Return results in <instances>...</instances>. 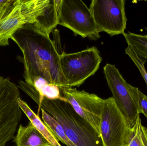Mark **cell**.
Instances as JSON below:
<instances>
[{"label":"cell","mask_w":147,"mask_h":146,"mask_svg":"<svg viewBox=\"0 0 147 146\" xmlns=\"http://www.w3.org/2000/svg\"><path fill=\"white\" fill-rule=\"evenodd\" d=\"M11 39L23 55L25 81L40 76L59 87H69L61 71L60 54L50 36L29 24L19 29Z\"/></svg>","instance_id":"6da1fadb"},{"label":"cell","mask_w":147,"mask_h":146,"mask_svg":"<svg viewBox=\"0 0 147 146\" xmlns=\"http://www.w3.org/2000/svg\"><path fill=\"white\" fill-rule=\"evenodd\" d=\"M18 87L25 92L40 109L58 122L66 136L75 146H104L100 135L93 127L79 115L67 101L49 99L40 96L31 85L20 80Z\"/></svg>","instance_id":"7a4b0ae2"},{"label":"cell","mask_w":147,"mask_h":146,"mask_svg":"<svg viewBox=\"0 0 147 146\" xmlns=\"http://www.w3.org/2000/svg\"><path fill=\"white\" fill-rule=\"evenodd\" d=\"M51 2L52 0H13L0 19V46L8 45L13 34L27 24H33L42 30L44 15Z\"/></svg>","instance_id":"3957f363"},{"label":"cell","mask_w":147,"mask_h":146,"mask_svg":"<svg viewBox=\"0 0 147 146\" xmlns=\"http://www.w3.org/2000/svg\"><path fill=\"white\" fill-rule=\"evenodd\" d=\"M102 61L100 52L95 46L76 53L60 54V67L68 87L83 84L95 74Z\"/></svg>","instance_id":"277c9868"},{"label":"cell","mask_w":147,"mask_h":146,"mask_svg":"<svg viewBox=\"0 0 147 146\" xmlns=\"http://www.w3.org/2000/svg\"><path fill=\"white\" fill-rule=\"evenodd\" d=\"M18 86L9 78L0 76V146H5L14 138L22 111Z\"/></svg>","instance_id":"5b68a950"},{"label":"cell","mask_w":147,"mask_h":146,"mask_svg":"<svg viewBox=\"0 0 147 146\" xmlns=\"http://www.w3.org/2000/svg\"><path fill=\"white\" fill-rule=\"evenodd\" d=\"M58 25L83 38L96 40L100 37L90 8L81 0H59Z\"/></svg>","instance_id":"8992f818"},{"label":"cell","mask_w":147,"mask_h":146,"mask_svg":"<svg viewBox=\"0 0 147 146\" xmlns=\"http://www.w3.org/2000/svg\"><path fill=\"white\" fill-rule=\"evenodd\" d=\"M124 0H92L90 9L98 33L110 36L125 33L127 19Z\"/></svg>","instance_id":"52a82bcc"},{"label":"cell","mask_w":147,"mask_h":146,"mask_svg":"<svg viewBox=\"0 0 147 146\" xmlns=\"http://www.w3.org/2000/svg\"><path fill=\"white\" fill-rule=\"evenodd\" d=\"M131 130L113 97L105 99L100 124L104 146H127Z\"/></svg>","instance_id":"ba28073f"},{"label":"cell","mask_w":147,"mask_h":146,"mask_svg":"<svg viewBox=\"0 0 147 146\" xmlns=\"http://www.w3.org/2000/svg\"><path fill=\"white\" fill-rule=\"evenodd\" d=\"M108 86L117 107L130 129L134 126L140 115L139 106L132 95L129 84L126 81L115 65L107 63L103 68Z\"/></svg>","instance_id":"9c48e42d"},{"label":"cell","mask_w":147,"mask_h":146,"mask_svg":"<svg viewBox=\"0 0 147 146\" xmlns=\"http://www.w3.org/2000/svg\"><path fill=\"white\" fill-rule=\"evenodd\" d=\"M59 88L63 97L76 113L89 123L100 135V119L105 99L84 91H78L76 88Z\"/></svg>","instance_id":"30bf717a"},{"label":"cell","mask_w":147,"mask_h":146,"mask_svg":"<svg viewBox=\"0 0 147 146\" xmlns=\"http://www.w3.org/2000/svg\"><path fill=\"white\" fill-rule=\"evenodd\" d=\"M15 142L17 146H52L31 122L25 127L20 125Z\"/></svg>","instance_id":"8fae6325"},{"label":"cell","mask_w":147,"mask_h":146,"mask_svg":"<svg viewBox=\"0 0 147 146\" xmlns=\"http://www.w3.org/2000/svg\"><path fill=\"white\" fill-rule=\"evenodd\" d=\"M18 103L20 108L30 121V122L45 136L52 146H61L58 140L54 136L51 131L42 121L38 116L35 114L26 102L20 98Z\"/></svg>","instance_id":"7c38bea8"},{"label":"cell","mask_w":147,"mask_h":146,"mask_svg":"<svg viewBox=\"0 0 147 146\" xmlns=\"http://www.w3.org/2000/svg\"><path fill=\"white\" fill-rule=\"evenodd\" d=\"M25 82L32 86L40 96L49 99H61L66 101L61 95L59 87L51 84L44 78L40 76L34 77L30 80Z\"/></svg>","instance_id":"4fadbf2b"},{"label":"cell","mask_w":147,"mask_h":146,"mask_svg":"<svg viewBox=\"0 0 147 146\" xmlns=\"http://www.w3.org/2000/svg\"><path fill=\"white\" fill-rule=\"evenodd\" d=\"M127 44L133 47L136 53L147 62V35L136 34L128 32L123 34Z\"/></svg>","instance_id":"5bb4252c"},{"label":"cell","mask_w":147,"mask_h":146,"mask_svg":"<svg viewBox=\"0 0 147 146\" xmlns=\"http://www.w3.org/2000/svg\"><path fill=\"white\" fill-rule=\"evenodd\" d=\"M42 118L45 125L51 130L58 140L67 146H75L66 136L63 127L57 121L47 114L44 110L40 109Z\"/></svg>","instance_id":"9a60e30c"},{"label":"cell","mask_w":147,"mask_h":146,"mask_svg":"<svg viewBox=\"0 0 147 146\" xmlns=\"http://www.w3.org/2000/svg\"><path fill=\"white\" fill-rule=\"evenodd\" d=\"M126 146H147L146 128L142 125L140 115L131 129L130 138Z\"/></svg>","instance_id":"2e32d148"},{"label":"cell","mask_w":147,"mask_h":146,"mask_svg":"<svg viewBox=\"0 0 147 146\" xmlns=\"http://www.w3.org/2000/svg\"><path fill=\"white\" fill-rule=\"evenodd\" d=\"M125 53L129 56L139 69L147 86V72L145 68L146 62L136 52L130 45L128 44L127 47L125 49Z\"/></svg>","instance_id":"e0dca14e"},{"label":"cell","mask_w":147,"mask_h":146,"mask_svg":"<svg viewBox=\"0 0 147 146\" xmlns=\"http://www.w3.org/2000/svg\"><path fill=\"white\" fill-rule=\"evenodd\" d=\"M129 86L132 95L138 103L140 113L143 114L147 118V96L137 87L130 85Z\"/></svg>","instance_id":"ac0fdd59"},{"label":"cell","mask_w":147,"mask_h":146,"mask_svg":"<svg viewBox=\"0 0 147 146\" xmlns=\"http://www.w3.org/2000/svg\"><path fill=\"white\" fill-rule=\"evenodd\" d=\"M13 1V0H0V18L4 15Z\"/></svg>","instance_id":"d6986e66"},{"label":"cell","mask_w":147,"mask_h":146,"mask_svg":"<svg viewBox=\"0 0 147 146\" xmlns=\"http://www.w3.org/2000/svg\"><path fill=\"white\" fill-rule=\"evenodd\" d=\"M146 30H147V28H146Z\"/></svg>","instance_id":"ffe728a7"},{"label":"cell","mask_w":147,"mask_h":146,"mask_svg":"<svg viewBox=\"0 0 147 146\" xmlns=\"http://www.w3.org/2000/svg\"><path fill=\"white\" fill-rule=\"evenodd\" d=\"M1 18H2V17H1V18H0V19H1Z\"/></svg>","instance_id":"44dd1931"},{"label":"cell","mask_w":147,"mask_h":146,"mask_svg":"<svg viewBox=\"0 0 147 146\" xmlns=\"http://www.w3.org/2000/svg\"><path fill=\"white\" fill-rule=\"evenodd\" d=\"M146 129H147V128H146Z\"/></svg>","instance_id":"7402d4cb"}]
</instances>
